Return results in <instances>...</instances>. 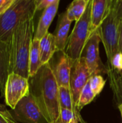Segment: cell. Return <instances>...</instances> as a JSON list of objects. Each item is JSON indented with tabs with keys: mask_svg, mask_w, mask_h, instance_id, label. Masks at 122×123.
I'll list each match as a JSON object with an SVG mask.
<instances>
[{
	"mask_svg": "<svg viewBox=\"0 0 122 123\" xmlns=\"http://www.w3.org/2000/svg\"><path fill=\"white\" fill-rule=\"evenodd\" d=\"M29 79L30 93L36 99L47 120L50 123H58L61 110L59 86L50 63L43 65Z\"/></svg>",
	"mask_w": 122,
	"mask_h": 123,
	"instance_id": "obj_1",
	"label": "cell"
},
{
	"mask_svg": "<svg viewBox=\"0 0 122 123\" xmlns=\"http://www.w3.org/2000/svg\"><path fill=\"white\" fill-rule=\"evenodd\" d=\"M35 32L34 17L21 22L14 31L9 44V74L30 79L29 58Z\"/></svg>",
	"mask_w": 122,
	"mask_h": 123,
	"instance_id": "obj_2",
	"label": "cell"
},
{
	"mask_svg": "<svg viewBox=\"0 0 122 123\" xmlns=\"http://www.w3.org/2000/svg\"><path fill=\"white\" fill-rule=\"evenodd\" d=\"M35 0H14L12 6L0 16V40L9 44L17 26L36 12Z\"/></svg>",
	"mask_w": 122,
	"mask_h": 123,
	"instance_id": "obj_3",
	"label": "cell"
},
{
	"mask_svg": "<svg viewBox=\"0 0 122 123\" xmlns=\"http://www.w3.org/2000/svg\"><path fill=\"white\" fill-rule=\"evenodd\" d=\"M121 23L122 21L117 16L115 0H114L110 13L98 30L107 56V64H109L112 58L119 53Z\"/></svg>",
	"mask_w": 122,
	"mask_h": 123,
	"instance_id": "obj_4",
	"label": "cell"
},
{
	"mask_svg": "<svg viewBox=\"0 0 122 123\" xmlns=\"http://www.w3.org/2000/svg\"><path fill=\"white\" fill-rule=\"evenodd\" d=\"M91 4V0L84 14L78 22H76L68 39L65 53L73 61H76L81 57L85 45L89 38Z\"/></svg>",
	"mask_w": 122,
	"mask_h": 123,
	"instance_id": "obj_5",
	"label": "cell"
},
{
	"mask_svg": "<svg viewBox=\"0 0 122 123\" xmlns=\"http://www.w3.org/2000/svg\"><path fill=\"white\" fill-rule=\"evenodd\" d=\"M11 113L16 121L22 123H50L31 93L19 101Z\"/></svg>",
	"mask_w": 122,
	"mask_h": 123,
	"instance_id": "obj_6",
	"label": "cell"
},
{
	"mask_svg": "<svg viewBox=\"0 0 122 123\" xmlns=\"http://www.w3.org/2000/svg\"><path fill=\"white\" fill-rule=\"evenodd\" d=\"M29 79L16 74H9L5 84L4 100L7 106L14 110L24 97L30 93Z\"/></svg>",
	"mask_w": 122,
	"mask_h": 123,
	"instance_id": "obj_7",
	"label": "cell"
},
{
	"mask_svg": "<svg viewBox=\"0 0 122 123\" xmlns=\"http://www.w3.org/2000/svg\"><path fill=\"white\" fill-rule=\"evenodd\" d=\"M101 42L99 31H96L88 40L83 48L81 57L84 58L91 76L107 74L106 67L100 58L99 44Z\"/></svg>",
	"mask_w": 122,
	"mask_h": 123,
	"instance_id": "obj_8",
	"label": "cell"
},
{
	"mask_svg": "<svg viewBox=\"0 0 122 123\" xmlns=\"http://www.w3.org/2000/svg\"><path fill=\"white\" fill-rule=\"evenodd\" d=\"M91 76L84 58L81 57L79 59L74 61L70 74V87L74 102L77 107L81 92L86 84L89 81Z\"/></svg>",
	"mask_w": 122,
	"mask_h": 123,
	"instance_id": "obj_9",
	"label": "cell"
},
{
	"mask_svg": "<svg viewBox=\"0 0 122 123\" xmlns=\"http://www.w3.org/2000/svg\"><path fill=\"white\" fill-rule=\"evenodd\" d=\"M114 0H91L89 37L97 31L110 13Z\"/></svg>",
	"mask_w": 122,
	"mask_h": 123,
	"instance_id": "obj_10",
	"label": "cell"
},
{
	"mask_svg": "<svg viewBox=\"0 0 122 123\" xmlns=\"http://www.w3.org/2000/svg\"><path fill=\"white\" fill-rule=\"evenodd\" d=\"M60 53L61 55L59 57L57 64L54 67L52 66L51 67L54 72L58 86L70 87V74L74 61L72 60L65 51Z\"/></svg>",
	"mask_w": 122,
	"mask_h": 123,
	"instance_id": "obj_11",
	"label": "cell"
},
{
	"mask_svg": "<svg viewBox=\"0 0 122 123\" xmlns=\"http://www.w3.org/2000/svg\"><path fill=\"white\" fill-rule=\"evenodd\" d=\"M59 4L60 0H55L54 4L42 11L33 39L40 40L47 32H49L48 29L58 12Z\"/></svg>",
	"mask_w": 122,
	"mask_h": 123,
	"instance_id": "obj_12",
	"label": "cell"
},
{
	"mask_svg": "<svg viewBox=\"0 0 122 123\" xmlns=\"http://www.w3.org/2000/svg\"><path fill=\"white\" fill-rule=\"evenodd\" d=\"M72 22H73L68 19L66 12L59 15L56 29L53 33L55 38L57 52H64L67 43H68V33Z\"/></svg>",
	"mask_w": 122,
	"mask_h": 123,
	"instance_id": "obj_13",
	"label": "cell"
},
{
	"mask_svg": "<svg viewBox=\"0 0 122 123\" xmlns=\"http://www.w3.org/2000/svg\"><path fill=\"white\" fill-rule=\"evenodd\" d=\"M9 74V47L0 40V91L4 97L5 84Z\"/></svg>",
	"mask_w": 122,
	"mask_h": 123,
	"instance_id": "obj_14",
	"label": "cell"
},
{
	"mask_svg": "<svg viewBox=\"0 0 122 123\" xmlns=\"http://www.w3.org/2000/svg\"><path fill=\"white\" fill-rule=\"evenodd\" d=\"M40 51L42 66L50 63L55 52H57L55 38L53 34L47 32L40 40Z\"/></svg>",
	"mask_w": 122,
	"mask_h": 123,
	"instance_id": "obj_15",
	"label": "cell"
},
{
	"mask_svg": "<svg viewBox=\"0 0 122 123\" xmlns=\"http://www.w3.org/2000/svg\"><path fill=\"white\" fill-rule=\"evenodd\" d=\"M106 74L114 97L116 103L119 105L122 103V72H119L107 66Z\"/></svg>",
	"mask_w": 122,
	"mask_h": 123,
	"instance_id": "obj_16",
	"label": "cell"
},
{
	"mask_svg": "<svg viewBox=\"0 0 122 123\" xmlns=\"http://www.w3.org/2000/svg\"><path fill=\"white\" fill-rule=\"evenodd\" d=\"M40 51V40L33 39L29 58V77L32 78L35 76L40 68L42 67Z\"/></svg>",
	"mask_w": 122,
	"mask_h": 123,
	"instance_id": "obj_17",
	"label": "cell"
},
{
	"mask_svg": "<svg viewBox=\"0 0 122 123\" xmlns=\"http://www.w3.org/2000/svg\"><path fill=\"white\" fill-rule=\"evenodd\" d=\"M91 0H74L66 9L68 19L71 21L78 22L84 14Z\"/></svg>",
	"mask_w": 122,
	"mask_h": 123,
	"instance_id": "obj_18",
	"label": "cell"
},
{
	"mask_svg": "<svg viewBox=\"0 0 122 123\" xmlns=\"http://www.w3.org/2000/svg\"><path fill=\"white\" fill-rule=\"evenodd\" d=\"M59 102L60 109H70L80 112L74 102L70 87L59 86Z\"/></svg>",
	"mask_w": 122,
	"mask_h": 123,
	"instance_id": "obj_19",
	"label": "cell"
},
{
	"mask_svg": "<svg viewBox=\"0 0 122 123\" xmlns=\"http://www.w3.org/2000/svg\"><path fill=\"white\" fill-rule=\"evenodd\" d=\"M81 117L79 112L70 109H61L58 123H80Z\"/></svg>",
	"mask_w": 122,
	"mask_h": 123,
	"instance_id": "obj_20",
	"label": "cell"
},
{
	"mask_svg": "<svg viewBox=\"0 0 122 123\" xmlns=\"http://www.w3.org/2000/svg\"><path fill=\"white\" fill-rule=\"evenodd\" d=\"M96 96L93 93L89 81L86 84V86L83 87V90L81 92L80 97H79V101H78V109L79 111H81L85 106L88 105L90 104L94 99Z\"/></svg>",
	"mask_w": 122,
	"mask_h": 123,
	"instance_id": "obj_21",
	"label": "cell"
},
{
	"mask_svg": "<svg viewBox=\"0 0 122 123\" xmlns=\"http://www.w3.org/2000/svg\"><path fill=\"white\" fill-rule=\"evenodd\" d=\"M105 84H106V81L104 79L101 75L93 76L91 77L89 80V84L91 89L96 97L102 92L105 86Z\"/></svg>",
	"mask_w": 122,
	"mask_h": 123,
	"instance_id": "obj_22",
	"label": "cell"
},
{
	"mask_svg": "<svg viewBox=\"0 0 122 123\" xmlns=\"http://www.w3.org/2000/svg\"><path fill=\"white\" fill-rule=\"evenodd\" d=\"M0 123H17L11 112L2 105H0Z\"/></svg>",
	"mask_w": 122,
	"mask_h": 123,
	"instance_id": "obj_23",
	"label": "cell"
},
{
	"mask_svg": "<svg viewBox=\"0 0 122 123\" xmlns=\"http://www.w3.org/2000/svg\"><path fill=\"white\" fill-rule=\"evenodd\" d=\"M108 66L111 67L113 69L122 72V53H116L111 59L109 64H107Z\"/></svg>",
	"mask_w": 122,
	"mask_h": 123,
	"instance_id": "obj_24",
	"label": "cell"
},
{
	"mask_svg": "<svg viewBox=\"0 0 122 123\" xmlns=\"http://www.w3.org/2000/svg\"><path fill=\"white\" fill-rule=\"evenodd\" d=\"M55 0H35L36 11L45 10L46 8L54 4Z\"/></svg>",
	"mask_w": 122,
	"mask_h": 123,
	"instance_id": "obj_25",
	"label": "cell"
},
{
	"mask_svg": "<svg viewBox=\"0 0 122 123\" xmlns=\"http://www.w3.org/2000/svg\"><path fill=\"white\" fill-rule=\"evenodd\" d=\"M14 1V0H0V16L12 6Z\"/></svg>",
	"mask_w": 122,
	"mask_h": 123,
	"instance_id": "obj_26",
	"label": "cell"
},
{
	"mask_svg": "<svg viewBox=\"0 0 122 123\" xmlns=\"http://www.w3.org/2000/svg\"><path fill=\"white\" fill-rule=\"evenodd\" d=\"M115 5L116 9V13L119 19L122 21V0H115Z\"/></svg>",
	"mask_w": 122,
	"mask_h": 123,
	"instance_id": "obj_27",
	"label": "cell"
},
{
	"mask_svg": "<svg viewBox=\"0 0 122 123\" xmlns=\"http://www.w3.org/2000/svg\"><path fill=\"white\" fill-rule=\"evenodd\" d=\"M119 53H122V21L121 23V29H120V37H119Z\"/></svg>",
	"mask_w": 122,
	"mask_h": 123,
	"instance_id": "obj_28",
	"label": "cell"
},
{
	"mask_svg": "<svg viewBox=\"0 0 122 123\" xmlns=\"http://www.w3.org/2000/svg\"><path fill=\"white\" fill-rule=\"evenodd\" d=\"M118 108L120 111V113H121V115H122V103L118 105Z\"/></svg>",
	"mask_w": 122,
	"mask_h": 123,
	"instance_id": "obj_29",
	"label": "cell"
},
{
	"mask_svg": "<svg viewBox=\"0 0 122 123\" xmlns=\"http://www.w3.org/2000/svg\"><path fill=\"white\" fill-rule=\"evenodd\" d=\"M80 123H87L83 119V117H81V119H80Z\"/></svg>",
	"mask_w": 122,
	"mask_h": 123,
	"instance_id": "obj_30",
	"label": "cell"
}]
</instances>
